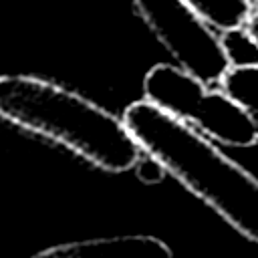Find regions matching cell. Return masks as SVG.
<instances>
[{
    "instance_id": "obj_1",
    "label": "cell",
    "mask_w": 258,
    "mask_h": 258,
    "mask_svg": "<svg viewBox=\"0 0 258 258\" xmlns=\"http://www.w3.org/2000/svg\"><path fill=\"white\" fill-rule=\"evenodd\" d=\"M123 123L139 149L153 157L165 173L210 206L238 234L258 244V177L222 153L200 131L145 99L125 109Z\"/></svg>"
},
{
    "instance_id": "obj_2",
    "label": "cell",
    "mask_w": 258,
    "mask_h": 258,
    "mask_svg": "<svg viewBox=\"0 0 258 258\" xmlns=\"http://www.w3.org/2000/svg\"><path fill=\"white\" fill-rule=\"evenodd\" d=\"M0 117L67 147L103 171L123 173L141 157V149L123 119L40 77L2 75Z\"/></svg>"
},
{
    "instance_id": "obj_3",
    "label": "cell",
    "mask_w": 258,
    "mask_h": 258,
    "mask_svg": "<svg viewBox=\"0 0 258 258\" xmlns=\"http://www.w3.org/2000/svg\"><path fill=\"white\" fill-rule=\"evenodd\" d=\"M145 101L230 147L258 141V123L222 89H210L175 64H155L143 79Z\"/></svg>"
},
{
    "instance_id": "obj_4",
    "label": "cell",
    "mask_w": 258,
    "mask_h": 258,
    "mask_svg": "<svg viewBox=\"0 0 258 258\" xmlns=\"http://www.w3.org/2000/svg\"><path fill=\"white\" fill-rule=\"evenodd\" d=\"M135 8L181 71L204 85H220L230 69L220 36L183 0H135Z\"/></svg>"
},
{
    "instance_id": "obj_5",
    "label": "cell",
    "mask_w": 258,
    "mask_h": 258,
    "mask_svg": "<svg viewBox=\"0 0 258 258\" xmlns=\"http://www.w3.org/2000/svg\"><path fill=\"white\" fill-rule=\"evenodd\" d=\"M32 258H175V254L157 236L121 234L48 246Z\"/></svg>"
},
{
    "instance_id": "obj_6",
    "label": "cell",
    "mask_w": 258,
    "mask_h": 258,
    "mask_svg": "<svg viewBox=\"0 0 258 258\" xmlns=\"http://www.w3.org/2000/svg\"><path fill=\"white\" fill-rule=\"evenodd\" d=\"M208 26L220 32L244 28L252 14V0H183Z\"/></svg>"
},
{
    "instance_id": "obj_7",
    "label": "cell",
    "mask_w": 258,
    "mask_h": 258,
    "mask_svg": "<svg viewBox=\"0 0 258 258\" xmlns=\"http://www.w3.org/2000/svg\"><path fill=\"white\" fill-rule=\"evenodd\" d=\"M222 91L248 115L258 117V64L230 67L220 81Z\"/></svg>"
},
{
    "instance_id": "obj_8",
    "label": "cell",
    "mask_w": 258,
    "mask_h": 258,
    "mask_svg": "<svg viewBox=\"0 0 258 258\" xmlns=\"http://www.w3.org/2000/svg\"><path fill=\"white\" fill-rule=\"evenodd\" d=\"M220 42H222V48L226 52L230 67L258 64V44L252 40L246 28H234V30L222 32Z\"/></svg>"
},
{
    "instance_id": "obj_9",
    "label": "cell",
    "mask_w": 258,
    "mask_h": 258,
    "mask_svg": "<svg viewBox=\"0 0 258 258\" xmlns=\"http://www.w3.org/2000/svg\"><path fill=\"white\" fill-rule=\"evenodd\" d=\"M133 167H135V171H137V177H139L143 183H159V181L165 177V169H163L153 157H149V155L139 157Z\"/></svg>"
},
{
    "instance_id": "obj_10",
    "label": "cell",
    "mask_w": 258,
    "mask_h": 258,
    "mask_svg": "<svg viewBox=\"0 0 258 258\" xmlns=\"http://www.w3.org/2000/svg\"><path fill=\"white\" fill-rule=\"evenodd\" d=\"M246 32L252 36V40L258 44V8L256 10H252V14H250V18H248V22H246Z\"/></svg>"
}]
</instances>
